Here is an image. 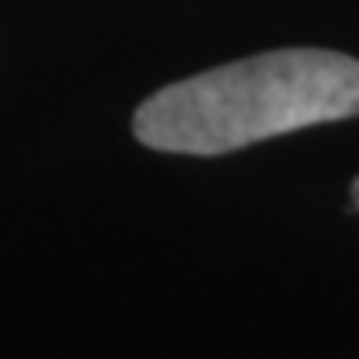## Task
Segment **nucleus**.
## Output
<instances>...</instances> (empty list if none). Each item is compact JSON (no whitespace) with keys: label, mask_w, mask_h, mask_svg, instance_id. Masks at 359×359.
Listing matches in <instances>:
<instances>
[{"label":"nucleus","mask_w":359,"mask_h":359,"mask_svg":"<svg viewBox=\"0 0 359 359\" xmlns=\"http://www.w3.org/2000/svg\"><path fill=\"white\" fill-rule=\"evenodd\" d=\"M355 114L359 59L326 48H283L154 92L136 110L133 133L151 151L213 158Z\"/></svg>","instance_id":"1"},{"label":"nucleus","mask_w":359,"mask_h":359,"mask_svg":"<svg viewBox=\"0 0 359 359\" xmlns=\"http://www.w3.org/2000/svg\"><path fill=\"white\" fill-rule=\"evenodd\" d=\"M352 198H355V205H359V180H355V184H352Z\"/></svg>","instance_id":"2"}]
</instances>
